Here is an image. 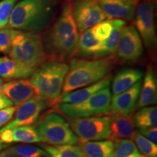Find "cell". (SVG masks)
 Returning a JSON list of instances; mask_svg holds the SVG:
<instances>
[{
	"mask_svg": "<svg viewBox=\"0 0 157 157\" xmlns=\"http://www.w3.org/2000/svg\"><path fill=\"white\" fill-rule=\"evenodd\" d=\"M79 35L72 14L71 2L67 0L58 17L42 39L47 56L50 60L64 63L72 58L77 52Z\"/></svg>",
	"mask_w": 157,
	"mask_h": 157,
	"instance_id": "6da1fadb",
	"label": "cell"
},
{
	"mask_svg": "<svg viewBox=\"0 0 157 157\" xmlns=\"http://www.w3.org/2000/svg\"><path fill=\"white\" fill-rule=\"evenodd\" d=\"M53 0H21L12 10L7 26L38 33L49 25L55 12Z\"/></svg>",
	"mask_w": 157,
	"mask_h": 157,
	"instance_id": "7a4b0ae2",
	"label": "cell"
},
{
	"mask_svg": "<svg viewBox=\"0 0 157 157\" xmlns=\"http://www.w3.org/2000/svg\"><path fill=\"white\" fill-rule=\"evenodd\" d=\"M113 64V58L94 60L72 58L63 84L61 95L100 81L111 71Z\"/></svg>",
	"mask_w": 157,
	"mask_h": 157,
	"instance_id": "3957f363",
	"label": "cell"
},
{
	"mask_svg": "<svg viewBox=\"0 0 157 157\" xmlns=\"http://www.w3.org/2000/svg\"><path fill=\"white\" fill-rule=\"evenodd\" d=\"M68 70V65L66 63L49 60L40 65L29 80L36 88L41 97L53 105L58 103Z\"/></svg>",
	"mask_w": 157,
	"mask_h": 157,
	"instance_id": "277c9868",
	"label": "cell"
},
{
	"mask_svg": "<svg viewBox=\"0 0 157 157\" xmlns=\"http://www.w3.org/2000/svg\"><path fill=\"white\" fill-rule=\"evenodd\" d=\"M8 55L15 61L35 69L48 58L40 34L12 29L11 45Z\"/></svg>",
	"mask_w": 157,
	"mask_h": 157,
	"instance_id": "5b68a950",
	"label": "cell"
},
{
	"mask_svg": "<svg viewBox=\"0 0 157 157\" xmlns=\"http://www.w3.org/2000/svg\"><path fill=\"white\" fill-rule=\"evenodd\" d=\"M42 142L51 146L75 145L78 137L69 124L56 113H48L40 117L35 124Z\"/></svg>",
	"mask_w": 157,
	"mask_h": 157,
	"instance_id": "8992f818",
	"label": "cell"
},
{
	"mask_svg": "<svg viewBox=\"0 0 157 157\" xmlns=\"http://www.w3.org/2000/svg\"><path fill=\"white\" fill-rule=\"evenodd\" d=\"M111 93L105 87L79 103H59L60 109L69 118L87 117L109 112Z\"/></svg>",
	"mask_w": 157,
	"mask_h": 157,
	"instance_id": "52a82bcc",
	"label": "cell"
},
{
	"mask_svg": "<svg viewBox=\"0 0 157 157\" xmlns=\"http://www.w3.org/2000/svg\"><path fill=\"white\" fill-rule=\"evenodd\" d=\"M71 128L79 140L98 141L109 139L111 133V117L70 118Z\"/></svg>",
	"mask_w": 157,
	"mask_h": 157,
	"instance_id": "ba28073f",
	"label": "cell"
},
{
	"mask_svg": "<svg viewBox=\"0 0 157 157\" xmlns=\"http://www.w3.org/2000/svg\"><path fill=\"white\" fill-rule=\"evenodd\" d=\"M154 0H140L135 13V28L149 50L156 48L157 39L154 23Z\"/></svg>",
	"mask_w": 157,
	"mask_h": 157,
	"instance_id": "9c48e42d",
	"label": "cell"
},
{
	"mask_svg": "<svg viewBox=\"0 0 157 157\" xmlns=\"http://www.w3.org/2000/svg\"><path fill=\"white\" fill-rule=\"evenodd\" d=\"M72 14L79 33L93 28L107 18L95 0H74L71 2Z\"/></svg>",
	"mask_w": 157,
	"mask_h": 157,
	"instance_id": "30bf717a",
	"label": "cell"
},
{
	"mask_svg": "<svg viewBox=\"0 0 157 157\" xmlns=\"http://www.w3.org/2000/svg\"><path fill=\"white\" fill-rule=\"evenodd\" d=\"M143 53V42L134 25H124L121 31L116 55L119 60L134 62Z\"/></svg>",
	"mask_w": 157,
	"mask_h": 157,
	"instance_id": "8fae6325",
	"label": "cell"
},
{
	"mask_svg": "<svg viewBox=\"0 0 157 157\" xmlns=\"http://www.w3.org/2000/svg\"><path fill=\"white\" fill-rule=\"evenodd\" d=\"M49 105H51L50 102L41 96L31 98L17 106L14 119L7 124L2 129L29 126L36 123L42 111Z\"/></svg>",
	"mask_w": 157,
	"mask_h": 157,
	"instance_id": "7c38bea8",
	"label": "cell"
},
{
	"mask_svg": "<svg viewBox=\"0 0 157 157\" xmlns=\"http://www.w3.org/2000/svg\"><path fill=\"white\" fill-rule=\"evenodd\" d=\"M0 94L6 96L16 107L31 98L40 96L29 79L12 80L2 83L0 85Z\"/></svg>",
	"mask_w": 157,
	"mask_h": 157,
	"instance_id": "4fadbf2b",
	"label": "cell"
},
{
	"mask_svg": "<svg viewBox=\"0 0 157 157\" xmlns=\"http://www.w3.org/2000/svg\"><path fill=\"white\" fill-rule=\"evenodd\" d=\"M141 85V81H139L129 90L111 97L109 109L111 114L121 116L132 114L137 107Z\"/></svg>",
	"mask_w": 157,
	"mask_h": 157,
	"instance_id": "5bb4252c",
	"label": "cell"
},
{
	"mask_svg": "<svg viewBox=\"0 0 157 157\" xmlns=\"http://www.w3.org/2000/svg\"><path fill=\"white\" fill-rule=\"evenodd\" d=\"M107 18L132 21L140 0H95Z\"/></svg>",
	"mask_w": 157,
	"mask_h": 157,
	"instance_id": "9a60e30c",
	"label": "cell"
},
{
	"mask_svg": "<svg viewBox=\"0 0 157 157\" xmlns=\"http://www.w3.org/2000/svg\"><path fill=\"white\" fill-rule=\"evenodd\" d=\"M0 141L5 144L11 143H36L42 142L38 130L34 126H21L0 129Z\"/></svg>",
	"mask_w": 157,
	"mask_h": 157,
	"instance_id": "2e32d148",
	"label": "cell"
},
{
	"mask_svg": "<svg viewBox=\"0 0 157 157\" xmlns=\"http://www.w3.org/2000/svg\"><path fill=\"white\" fill-rule=\"evenodd\" d=\"M112 76L107 75L95 83L60 95L58 103H79L104 88L110 87Z\"/></svg>",
	"mask_w": 157,
	"mask_h": 157,
	"instance_id": "e0dca14e",
	"label": "cell"
},
{
	"mask_svg": "<svg viewBox=\"0 0 157 157\" xmlns=\"http://www.w3.org/2000/svg\"><path fill=\"white\" fill-rule=\"evenodd\" d=\"M111 116L109 140L113 142L121 139H133L136 130L135 129V125L132 116Z\"/></svg>",
	"mask_w": 157,
	"mask_h": 157,
	"instance_id": "ac0fdd59",
	"label": "cell"
},
{
	"mask_svg": "<svg viewBox=\"0 0 157 157\" xmlns=\"http://www.w3.org/2000/svg\"><path fill=\"white\" fill-rule=\"evenodd\" d=\"M76 55L87 58H104L103 42L98 41L94 37L92 28L82 31L79 35Z\"/></svg>",
	"mask_w": 157,
	"mask_h": 157,
	"instance_id": "d6986e66",
	"label": "cell"
},
{
	"mask_svg": "<svg viewBox=\"0 0 157 157\" xmlns=\"http://www.w3.org/2000/svg\"><path fill=\"white\" fill-rule=\"evenodd\" d=\"M35 68L28 67L7 56L0 58V76L5 79H25L31 76Z\"/></svg>",
	"mask_w": 157,
	"mask_h": 157,
	"instance_id": "ffe728a7",
	"label": "cell"
},
{
	"mask_svg": "<svg viewBox=\"0 0 157 157\" xmlns=\"http://www.w3.org/2000/svg\"><path fill=\"white\" fill-rule=\"evenodd\" d=\"M142 89H140L138 97L137 108H143L156 103L157 82L154 70L152 66L147 68Z\"/></svg>",
	"mask_w": 157,
	"mask_h": 157,
	"instance_id": "44dd1931",
	"label": "cell"
},
{
	"mask_svg": "<svg viewBox=\"0 0 157 157\" xmlns=\"http://www.w3.org/2000/svg\"><path fill=\"white\" fill-rule=\"evenodd\" d=\"M143 77V71L135 68H124L116 74L113 80L112 93L118 95L129 90L140 81Z\"/></svg>",
	"mask_w": 157,
	"mask_h": 157,
	"instance_id": "7402d4cb",
	"label": "cell"
},
{
	"mask_svg": "<svg viewBox=\"0 0 157 157\" xmlns=\"http://www.w3.org/2000/svg\"><path fill=\"white\" fill-rule=\"evenodd\" d=\"M84 157H112L113 143L111 140L87 141L78 139Z\"/></svg>",
	"mask_w": 157,
	"mask_h": 157,
	"instance_id": "603a6c76",
	"label": "cell"
},
{
	"mask_svg": "<svg viewBox=\"0 0 157 157\" xmlns=\"http://www.w3.org/2000/svg\"><path fill=\"white\" fill-rule=\"evenodd\" d=\"M113 28L109 38L103 42V58H113L117 50L121 29L126 25L125 21L112 19Z\"/></svg>",
	"mask_w": 157,
	"mask_h": 157,
	"instance_id": "cb8c5ba5",
	"label": "cell"
},
{
	"mask_svg": "<svg viewBox=\"0 0 157 157\" xmlns=\"http://www.w3.org/2000/svg\"><path fill=\"white\" fill-rule=\"evenodd\" d=\"M133 120L135 127L140 128L156 127L157 109L156 106H146L141 108L135 113Z\"/></svg>",
	"mask_w": 157,
	"mask_h": 157,
	"instance_id": "d4e9b609",
	"label": "cell"
},
{
	"mask_svg": "<svg viewBox=\"0 0 157 157\" xmlns=\"http://www.w3.org/2000/svg\"><path fill=\"white\" fill-rule=\"evenodd\" d=\"M112 157H147L139 151L132 140L121 139L113 141Z\"/></svg>",
	"mask_w": 157,
	"mask_h": 157,
	"instance_id": "484cf974",
	"label": "cell"
},
{
	"mask_svg": "<svg viewBox=\"0 0 157 157\" xmlns=\"http://www.w3.org/2000/svg\"><path fill=\"white\" fill-rule=\"evenodd\" d=\"M40 147L48 153L50 157H84L79 146L74 145L67 146H51L40 144Z\"/></svg>",
	"mask_w": 157,
	"mask_h": 157,
	"instance_id": "4316f807",
	"label": "cell"
},
{
	"mask_svg": "<svg viewBox=\"0 0 157 157\" xmlns=\"http://www.w3.org/2000/svg\"><path fill=\"white\" fill-rule=\"evenodd\" d=\"M5 151L22 157H50L48 153L40 147L29 144H20L10 146Z\"/></svg>",
	"mask_w": 157,
	"mask_h": 157,
	"instance_id": "83f0119b",
	"label": "cell"
},
{
	"mask_svg": "<svg viewBox=\"0 0 157 157\" xmlns=\"http://www.w3.org/2000/svg\"><path fill=\"white\" fill-rule=\"evenodd\" d=\"M137 149L141 154L147 157H157V146L148 139L141 135L137 131L133 137Z\"/></svg>",
	"mask_w": 157,
	"mask_h": 157,
	"instance_id": "f1b7e54d",
	"label": "cell"
},
{
	"mask_svg": "<svg viewBox=\"0 0 157 157\" xmlns=\"http://www.w3.org/2000/svg\"><path fill=\"white\" fill-rule=\"evenodd\" d=\"M113 28L112 19L105 20L98 23L92 28V32L95 38L98 41L104 42L109 38Z\"/></svg>",
	"mask_w": 157,
	"mask_h": 157,
	"instance_id": "f546056e",
	"label": "cell"
},
{
	"mask_svg": "<svg viewBox=\"0 0 157 157\" xmlns=\"http://www.w3.org/2000/svg\"><path fill=\"white\" fill-rule=\"evenodd\" d=\"M17 0H2L0 2V29L8 24L12 10Z\"/></svg>",
	"mask_w": 157,
	"mask_h": 157,
	"instance_id": "4dcf8cb0",
	"label": "cell"
},
{
	"mask_svg": "<svg viewBox=\"0 0 157 157\" xmlns=\"http://www.w3.org/2000/svg\"><path fill=\"white\" fill-rule=\"evenodd\" d=\"M11 29L5 26L0 29V52L7 55L10 50Z\"/></svg>",
	"mask_w": 157,
	"mask_h": 157,
	"instance_id": "1f68e13d",
	"label": "cell"
},
{
	"mask_svg": "<svg viewBox=\"0 0 157 157\" xmlns=\"http://www.w3.org/2000/svg\"><path fill=\"white\" fill-rule=\"evenodd\" d=\"M16 108V106H9L0 110V127L6 124L13 119Z\"/></svg>",
	"mask_w": 157,
	"mask_h": 157,
	"instance_id": "d6a6232c",
	"label": "cell"
},
{
	"mask_svg": "<svg viewBox=\"0 0 157 157\" xmlns=\"http://www.w3.org/2000/svg\"><path fill=\"white\" fill-rule=\"evenodd\" d=\"M137 132L143 137L148 139L154 144L157 143V129L156 127H147V128L138 129Z\"/></svg>",
	"mask_w": 157,
	"mask_h": 157,
	"instance_id": "836d02e7",
	"label": "cell"
},
{
	"mask_svg": "<svg viewBox=\"0 0 157 157\" xmlns=\"http://www.w3.org/2000/svg\"><path fill=\"white\" fill-rule=\"evenodd\" d=\"M13 103L10 101L6 96L3 95L2 94H0V110L5 109V108L12 106Z\"/></svg>",
	"mask_w": 157,
	"mask_h": 157,
	"instance_id": "e575fe53",
	"label": "cell"
},
{
	"mask_svg": "<svg viewBox=\"0 0 157 157\" xmlns=\"http://www.w3.org/2000/svg\"><path fill=\"white\" fill-rule=\"evenodd\" d=\"M0 156L1 157H22L15 154H12V153L7 151H2L0 153Z\"/></svg>",
	"mask_w": 157,
	"mask_h": 157,
	"instance_id": "d590c367",
	"label": "cell"
},
{
	"mask_svg": "<svg viewBox=\"0 0 157 157\" xmlns=\"http://www.w3.org/2000/svg\"><path fill=\"white\" fill-rule=\"evenodd\" d=\"M7 144H5V143H3L2 142H1V141H0V151H1L2 149L7 148ZM0 157H1V156H0Z\"/></svg>",
	"mask_w": 157,
	"mask_h": 157,
	"instance_id": "8d00e7d4",
	"label": "cell"
},
{
	"mask_svg": "<svg viewBox=\"0 0 157 157\" xmlns=\"http://www.w3.org/2000/svg\"><path fill=\"white\" fill-rule=\"evenodd\" d=\"M2 83H3V80L2 79V78H0V85H1Z\"/></svg>",
	"mask_w": 157,
	"mask_h": 157,
	"instance_id": "74e56055",
	"label": "cell"
}]
</instances>
